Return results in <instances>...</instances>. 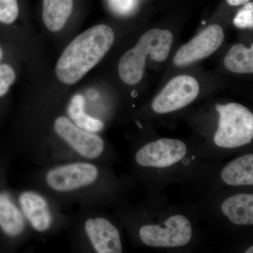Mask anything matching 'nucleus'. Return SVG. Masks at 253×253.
<instances>
[{"label":"nucleus","instance_id":"obj_7","mask_svg":"<svg viewBox=\"0 0 253 253\" xmlns=\"http://www.w3.org/2000/svg\"><path fill=\"white\" fill-rule=\"evenodd\" d=\"M199 83L189 76L173 78L153 101L157 113H168L182 109L194 101L199 94Z\"/></svg>","mask_w":253,"mask_h":253},{"label":"nucleus","instance_id":"obj_2","mask_svg":"<svg viewBox=\"0 0 253 253\" xmlns=\"http://www.w3.org/2000/svg\"><path fill=\"white\" fill-rule=\"evenodd\" d=\"M173 42L172 33L167 30L151 29L139 38L132 49L123 54L119 65L118 73L121 79L126 84L134 85L144 76L146 56L150 55L154 61L167 59Z\"/></svg>","mask_w":253,"mask_h":253},{"label":"nucleus","instance_id":"obj_11","mask_svg":"<svg viewBox=\"0 0 253 253\" xmlns=\"http://www.w3.org/2000/svg\"><path fill=\"white\" fill-rule=\"evenodd\" d=\"M84 233L95 252L121 253L123 245L117 228L104 217H90L84 222Z\"/></svg>","mask_w":253,"mask_h":253},{"label":"nucleus","instance_id":"obj_23","mask_svg":"<svg viewBox=\"0 0 253 253\" xmlns=\"http://www.w3.org/2000/svg\"><path fill=\"white\" fill-rule=\"evenodd\" d=\"M253 253V246H251L250 249H248L247 251H246V253Z\"/></svg>","mask_w":253,"mask_h":253},{"label":"nucleus","instance_id":"obj_14","mask_svg":"<svg viewBox=\"0 0 253 253\" xmlns=\"http://www.w3.org/2000/svg\"><path fill=\"white\" fill-rule=\"evenodd\" d=\"M221 176L228 185H253V155H244L231 161L222 169Z\"/></svg>","mask_w":253,"mask_h":253},{"label":"nucleus","instance_id":"obj_1","mask_svg":"<svg viewBox=\"0 0 253 253\" xmlns=\"http://www.w3.org/2000/svg\"><path fill=\"white\" fill-rule=\"evenodd\" d=\"M114 41V32L106 25L83 32L60 56L55 68L56 77L63 84H76L104 59Z\"/></svg>","mask_w":253,"mask_h":253},{"label":"nucleus","instance_id":"obj_22","mask_svg":"<svg viewBox=\"0 0 253 253\" xmlns=\"http://www.w3.org/2000/svg\"><path fill=\"white\" fill-rule=\"evenodd\" d=\"M228 4L231 6H239V5L245 4L249 2L250 0H226Z\"/></svg>","mask_w":253,"mask_h":253},{"label":"nucleus","instance_id":"obj_16","mask_svg":"<svg viewBox=\"0 0 253 253\" xmlns=\"http://www.w3.org/2000/svg\"><path fill=\"white\" fill-rule=\"evenodd\" d=\"M68 113L71 121L83 130L96 134L104 128L102 121L85 113V100L81 94L76 95L70 101Z\"/></svg>","mask_w":253,"mask_h":253},{"label":"nucleus","instance_id":"obj_9","mask_svg":"<svg viewBox=\"0 0 253 253\" xmlns=\"http://www.w3.org/2000/svg\"><path fill=\"white\" fill-rule=\"evenodd\" d=\"M224 37L221 26H209L178 50L174 57V64L177 66H187L207 58L222 44Z\"/></svg>","mask_w":253,"mask_h":253},{"label":"nucleus","instance_id":"obj_19","mask_svg":"<svg viewBox=\"0 0 253 253\" xmlns=\"http://www.w3.org/2000/svg\"><path fill=\"white\" fill-rule=\"evenodd\" d=\"M19 14L18 0H0V25L10 26Z\"/></svg>","mask_w":253,"mask_h":253},{"label":"nucleus","instance_id":"obj_12","mask_svg":"<svg viewBox=\"0 0 253 253\" xmlns=\"http://www.w3.org/2000/svg\"><path fill=\"white\" fill-rule=\"evenodd\" d=\"M28 224L17 202L6 191H0V230L9 239L25 234Z\"/></svg>","mask_w":253,"mask_h":253},{"label":"nucleus","instance_id":"obj_20","mask_svg":"<svg viewBox=\"0 0 253 253\" xmlns=\"http://www.w3.org/2000/svg\"><path fill=\"white\" fill-rule=\"evenodd\" d=\"M234 24L239 28H253V3L248 2L240 9L234 19Z\"/></svg>","mask_w":253,"mask_h":253},{"label":"nucleus","instance_id":"obj_15","mask_svg":"<svg viewBox=\"0 0 253 253\" xmlns=\"http://www.w3.org/2000/svg\"><path fill=\"white\" fill-rule=\"evenodd\" d=\"M73 0H43L42 19L49 31H60L72 13Z\"/></svg>","mask_w":253,"mask_h":253},{"label":"nucleus","instance_id":"obj_4","mask_svg":"<svg viewBox=\"0 0 253 253\" xmlns=\"http://www.w3.org/2000/svg\"><path fill=\"white\" fill-rule=\"evenodd\" d=\"M99 174V169L92 163L76 161L49 168L44 174V182L53 192L73 194L92 185Z\"/></svg>","mask_w":253,"mask_h":253},{"label":"nucleus","instance_id":"obj_3","mask_svg":"<svg viewBox=\"0 0 253 253\" xmlns=\"http://www.w3.org/2000/svg\"><path fill=\"white\" fill-rule=\"evenodd\" d=\"M219 126L214 144L225 149H234L249 144L253 139V114L241 104H217Z\"/></svg>","mask_w":253,"mask_h":253},{"label":"nucleus","instance_id":"obj_18","mask_svg":"<svg viewBox=\"0 0 253 253\" xmlns=\"http://www.w3.org/2000/svg\"><path fill=\"white\" fill-rule=\"evenodd\" d=\"M16 80L14 68L9 63L0 62V100L8 94Z\"/></svg>","mask_w":253,"mask_h":253},{"label":"nucleus","instance_id":"obj_8","mask_svg":"<svg viewBox=\"0 0 253 253\" xmlns=\"http://www.w3.org/2000/svg\"><path fill=\"white\" fill-rule=\"evenodd\" d=\"M187 153L184 142L177 139H161L149 143L136 154V162L144 167L168 168L181 161Z\"/></svg>","mask_w":253,"mask_h":253},{"label":"nucleus","instance_id":"obj_17","mask_svg":"<svg viewBox=\"0 0 253 253\" xmlns=\"http://www.w3.org/2000/svg\"><path fill=\"white\" fill-rule=\"evenodd\" d=\"M224 66L236 73H253V46L246 48L242 44L231 46L224 58Z\"/></svg>","mask_w":253,"mask_h":253},{"label":"nucleus","instance_id":"obj_21","mask_svg":"<svg viewBox=\"0 0 253 253\" xmlns=\"http://www.w3.org/2000/svg\"><path fill=\"white\" fill-rule=\"evenodd\" d=\"M109 4L115 13L122 16L131 15L137 6L136 0H109Z\"/></svg>","mask_w":253,"mask_h":253},{"label":"nucleus","instance_id":"obj_5","mask_svg":"<svg viewBox=\"0 0 253 253\" xmlns=\"http://www.w3.org/2000/svg\"><path fill=\"white\" fill-rule=\"evenodd\" d=\"M139 237L144 244L152 247H181L191 241L192 226L187 218L176 214L168 218L164 226L153 224L142 226Z\"/></svg>","mask_w":253,"mask_h":253},{"label":"nucleus","instance_id":"obj_13","mask_svg":"<svg viewBox=\"0 0 253 253\" xmlns=\"http://www.w3.org/2000/svg\"><path fill=\"white\" fill-rule=\"evenodd\" d=\"M223 214L238 225L253 224V195H234L223 202L221 207Z\"/></svg>","mask_w":253,"mask_h":253},{"label":"nucleus","instance_id":"obj_10","mask_svg":"<svg viewBox=\"0 0 253 253\" xmlns=\"http://www.w3.org/2000/svg\"><path fill=\"white\" fill-rule=\"evenodd\" d=\"M17 204L28 225L38 234H45L54 225V214L47 200L33 190L18 194Z\"/></svg>","mask_w":253,"mask_h":253},{"label":"nucleus","instance_id":"obj_6","mask_svg":"<svg viewBox=\"0 0 253 253\" xmlns=\"http://www.w3.org/2000/svg\"><path fill=\"white\" fill-rule=\"evenodd\" d=\"M53 128L55 134L64 144L84 159H96L104 152V141L101 136L83 130L66 116L56 118Z\"/></svg>","mask_w":253,"mask_h":253}]
</instances>
